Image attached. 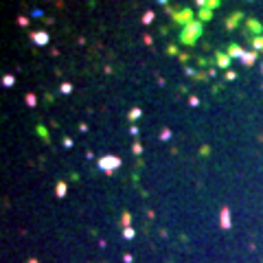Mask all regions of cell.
Returning a JSON list of instances; mask_svg holds the SVG:
<instances>
[{
  "instance_id": "1",
  "label": "cell",
  "mask_w": 263,
  "mask_h": 263,
  "mask_svg": "<svg viewBox=\"0 0 263 263\" xmlns=\"http://www.w3.org/2000/svg\"><path fill=\"white\" fill-rule=\"evenodd\" d=\"M118 164H121V160H118V158H112V156H108V158H101V160H99V167L105 169V171H112V169H116Z\"/></svg>"
},
{
  "instance_id": "2",
  "label": "cell",
  "mask_w": 263,
  "mask_h": 263,
  "mask_svg": "<svg viewBox=\"0 0 263 263\" xmlns=\"http://www.w3.org/2000/svg\"><path fill=\"white\" fill-rule=\"evenodd\" d=\"M31 40H33L38 46H44V44H48V35L44 33V31H38V33H31Z\"/></svg>"
},
{
  "instance_id": "3",
  "label": "cell",
  "mask_w": 263,
  "mask_h": 263,
  "mask_svg": "<svg viewBox=\"0 0 263 263\" xmlns=\"http://www.w3.org/2000/svg\"><path fill=\"white\" fill-rule=\"evenodd\" d=\"M241 59H243V64H246V66H252V64L257 62V53H243Z\"/></svg>"
},
{
  "instance_id": "4",
  "label": "cell",
  "mask_w": 263,
  "mask_h": 263,
  "mask_svg": "<svg viewBox=\"0 0 263 263\" xmlns=\"http://www.w3.org/2000/svg\"><path fill=\"white\" fill-rule=\"evenodd\" d=\"M221 226L228 228L230 226V215H228V208H221Z\"/></svg>"
},
{
  "instance_id": "5",
  "label": "cell",
  "mask_w": 263,
  "mask_h": 263,
  "mask_svg": "<svg viewBox=\"0 0 263 263\" xmlns=\"http://www.w3.org/2000/svg\"><path fill=\"white\" fill-rule=\"evenodd\" d=\"M217 64H219L221 68H226L230 62H228V57H226V55H219V53H217Z\"/></svg>"
},
{
  "instance_id": "6",
  "label": "cell",
  "mask_w": 263,
  "mask_h": 263,
  "mask_svg": "<svg viewBox=\"0 0 263 263\" xmlns=\"http://www.w3.org/2000/svg\"><path fill=\"white\" fill-rule=\"evenodd\" d=\"M248 26H250V29L254 31V33H261V24H259V22H254V20H248Z\"/></svg>"
},
{
  "instance_id": "7",
  "label": "cell",
  "mask_w": 263,
  "mask_h": 263,
  "mask_svg": "<svg viewBox=\"0 0 263 263\" xmlns=\"http://www.w3.org/2000/svg\"><path fill=\"white\" fill-rule=\"evenodd\" d=\"M230 55H233V57H241L243 50L239 48V46H230Z\"/></svg>"
},
{
  "instance_id": "8",
  "label": "cell",
  "mask_w": 263,
  "mask_h": 263,
  "mask_svg": "<svg viewBox=\"0 0 263 263\" xmlns=\"http://www.w3.org/2000/svg\"><path fill=\"white\" fill-rule=\"evenodd\" d=\"M13 81H16V79H13L11 75H4V77H2V84H4V86H13Z\"/></svg>"
},
{
  "instance_id": "9",
  "label": "cell",
  "mask_w": 263,
  "mask_h": 263,
  "mask_svg": "<svg viewBox=\"0 0 263 263\" xmlns=\"http://www.w3.org/2000/svg\"><path fill=\"white\" fill-rule=\"evenodd\" d=\"M151 20H154V13H151V11H147L145 16H142V22H145V24H149Z\"/></svg>"
},
{
  "instance_id": "10",
  "label": "cell",
  "mask_w": 263,
  "mask_h": 263,
  "mask_svg": "<svg viewBox=\"0 0 263 263\" xmlns=\"http://www.w3.org/2000/svg\"><path fill=\"white\" fill-rule=\"evenodd\" d=\"M138 116H140V110H138V108H134L132 112H130V118H132V121H136Z\"/></svg>"
},
{
  "instance_id": "11",
  "label": "cell",
  "mask_w": 263,
  "mask_h": 263,
  "mask_svg": "<svg viewBox=\"0 0 263 263\" xmlns=\"http://www.w3.org/2000/svg\"><path fill=\"white\" fill-rule=\"evenodd\" d=\"M59 90H62L64 94H68V92L72 90V86H70V84H62V88H59Z\"/></svg>"
},
{
  "instance_id": "12",
  "label": "cell",
  "mask_w": 263,
  "mask_h": 263,
  "mask_svg": "<svg viewBox=\"0 0 263 263\" xmlns=\"http://www.w3.org/2000/svg\"><path fill=\"white\" fill-rule=\"evenodd\" d=\"M18 24H20V26H26V24H29V18L20 16V18H18Z\"/></svg>"
},
{
  "instance_id": "13",
  "label": "cell",
  "mask_w": 263,
  "mask_h": 263,
  "mask_svg": "<svg viewBox=\"0 0 263 263\" xmlns=\"http://www.w3.org/2000/svg\"><path fill=\"white\" fill-rule=\"evenodd\" d=\"M64 193H66V184H59V186H57V195H64Z\"/></svg>"
},
{
  "instance_id": "14",
  "label": "cell",
  "mask_w": 263,
  "mask_h": 263,
  "mask_svg": "<svg viewBox=\"0 0 263 263\" xmlns=\"http://www.w3.org/2000/svg\"><path fill=\"white\" fill-rule=\"evenodd\" d=\"M26 103H29V105H35V96H33V94H26Z\"/></svg>"
},
{
  "instance_id": "15",
  "label": "cell",
  "mask_w": 263,
  "mask_h": 263,
  "mask_svg": "<svg viewBox=\"0 0 263 263\" xmlns=\"http://www.w3.org/2000/svg\"><path fill=\"white\" fill-rule=\"evenodd\" d=\"M206 2H208L211 7H217V4H219V0H206Z\"/></svg>"
},
{
  "instance_id": "16",
  "label": "cell",
  "mask_w": 263,
  "mask_h": 263,
  "mask_svg": "<svg viewBox=\"0 0 263 263\" xmlns=\"http://www.w3.org/2000/svg\"><path fill=\"white\" fill-rule=\"evenodd\" d=\"M254 46H257V48H263V40H257V42H254Z\"/></svg>"
},
{
  "instance_id": "17",
  "label": "cell",
  "mask_w": 263,
  "mask_h": 263,
  "mask_svg": "<svg viewBox=\"0 0 263 263\" xmlns=\"http://www.w3.org/2000/svg\"><path fill=\"white\" fill-rule=\"evenodd\" d=\"M195 2L200 4V7H204V4H206V0H195Z\"/></svg>"
}]
</instances>
